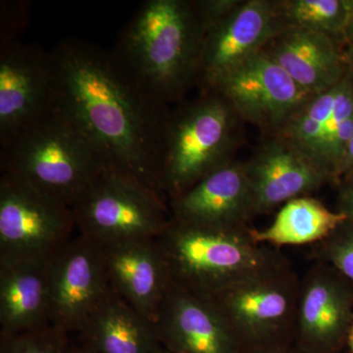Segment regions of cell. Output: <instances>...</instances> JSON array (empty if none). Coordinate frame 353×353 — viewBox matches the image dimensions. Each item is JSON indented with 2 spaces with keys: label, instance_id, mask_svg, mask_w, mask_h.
Wrapping results in <instances>:
<instances>
[{
  "label": "cell",
  "instance_id": "obj_30",
  "mask_svg": "<svg viewBox=\"0 0 353 353\" xmlns=\"http://www.w3.org/2000/svg\"><path fill=\"white\" fill-rule=\"evenodd\" d=\"M261 353H304L301 352L299 348H297L296 345H292V347H288L284 348H279V350H270V352H261Z\"/></svg>",
  "mask_w": 353,
  "mask_h": 353
},
{
  "label": "cell",
  "instance_id": "obj_14",
  "mask_svg": "<svg viewBox=\"0 0 353 353\" xmlns=\"http://www.w3.org/2000/svg\"><path fill=\"white\" fill-rule=\"evenodd\" d=\"M255 214L271 212L292 199L309 196L333 179L285 139L270 136L245 162Z\"/></svg>",
  "mask_w": 353,
  "mask_h": 353
},
{
  "label": "cell",
  "instance_id": "obj_19",
  "mask_svg": "<svg viewBox=\"0 0 353 353\" xmlns=\"http://www.w3.org/2000/svg\"><path fill=\"white\" fill-rule=\"evenodd\" d=\"M53 257L0 263V334L50 325Z\"/></svg>",
  "mask_w": 353,
  "mask_h": 353
},
{
  "label": "cell",
  "instance_id": "obj_24",
  "mask_svg": "<svg viewBox=\"0 0 353 353\" xmlns=\"http://www.w3.org/2000/svg\"><path fill=\"white\" fill-rule=\"evenodd\" d=\"M68 333L48 325L16 334H0V353H70Z\"/></svg>",
  "mask_w": 353,
  "mask_h": 353
},
{
  "label": "cell",
  "instance_id": "obj_11",
  "mask_svg": "<svg viewBox=\"0 0 353 353\" xmlns=\"http://www.w3.org/2000/svg\"><path fill=\"white\" fill-rule=\"evenodd\" d=\"M352 324V281L315 261L301 278L294 345L304 353H340Z\"/></svg>",
  "mask_w": 353,
  "mask_h": 353
},
{
  "label": "cell",
  "instance_id": "obj_5",
  "mask_svg": "<svg viewBox=\"0 0 353 353\" xmlns=\"http://www.w3.org/2000/svg\"><path fill=\"white\" fill-rule=\"evenodd\" d=\"M0 169L71 208L104 171L85 139L57 112L0 145Z\"/></svg>",
  "mask_w": 353,
  "mask_h": 353
},
{
  "label": "cell",
  "instance_id": "obj_7",
  "mask_svg": "<svg viewBox=\"0 0 353 353\" xmlns=\"http://www.w3.org/2000/svg\"><path fill=\"white\" fill-rule=\"evenodd\" d=\"M72 210L80 234L101 245L157 240L171 221L169 202L161 194L108 170Z\"/></svg>",
  "mask_w": 353,
  "mask_h": 353
},
{
  "label": "cell",
  "instance_id": "obj_20",
  "mask_svg": "<svg viewBox=\"0 0 353 353\" xmlns=\"http://www.w3.org/2000/svg\"><path fill=\"white\" fill-rule=\"evenodd\" d=\"M94 353H168L154 325L111 289L78 333Z\"/></svg>",
  "mask_w": 353,
  "mask_h": 353
},
{
  "label": "cell",
  "instance_id": "obj_28",
  "mask_svg": "<svg viewBox=\"0 0 353 353\" xmlns=\"http://www.w3.org/2000/svg\"><path fill=\"white\" fill-rule=\"evenodd\" d=\"M350 174H353V137L350 139L343 160H341V166L338 172V182L341 176L350 175Z\"/></svg>",
  "mask_w": 353,
  "mask_h": 353
},
{
  "label": "cell",
  "instance_id": "obj_12",
  "mask_svg": "<svg viewBox=\"0 0 353 353\" xmlns=\"http://www.w3.org/2000/svg\"><path fill=\"white\" fill-rule=\"evenodd\" d=\"M111 289L101 245L72 238L52 259L50 325L79 333Z\"/></svg>",
  "mask_w": 353,
  "mask_h": 353
},
{
  "label": "cell",
  "instance_id": "obj_13",
  "mask_svg": "<svg viewBox=\"0 0 353 353\" xmlns=\"http://www.w3.org/2000/svg\"><path fill=\"white\" fill-rule=\"evenodd\" d=\"M283 28L276 0H240L231 12L204 32L197 87L201 92L209 90L261 52Z\"/></svg>",
  "mask_w": 353,
  "mask_h": 353
},
{
  "label": "cell",
  "instance_id": "obj_18",
  "mask_svg": "<svg viewBox=\"0 0 353 353\" xmlns=\"http://www.w3.org/2000/svg\"><path fill=\"white\" fill-rule=\"evenodd\" d=\"M262 51L312 95L334 88L347 74L343 48L326 34L303 28L285 26Z\"/></svg>",
  "mask_w": 353,
  "mask_h": 353
},
{
  "label": "cell",
  "instance_id": "obj_33",
  "mask_svg": "<svg viewBox=\"0 0 353 353\" xmlns=\"http://www.w3.org/2000/svg\"><path fill=\"white\" fill-rule=\"evenodd\" d=\"M353 39V0H352V25H350V34H348V44ZM347 44V46H348Z\"/></svg>",
  "mask_w": 353,
  "mask_h": 353
},
{
  "label": "cell",
  "instance_id": "obj_26",
  "mask_svg": "<svg viewBox=\"0 0 353 353\" xmlns=\"http://www.w3.org/2000/svg\"><path fill=\"white\" fill-rule=\"evenodd\" d=\"M31 4L22 0L0 2V43L20 41L27 29Z\"/></svg>",
  "mask_w": 353,
  "mask_h": 353
},
{
  "label": "cell",
  "instance_id": "obj_9",
  "mask_svg": "<svg viewBox=\"0 0 353 353\" xmlns=\"http://www.w3.org/2000/svg\"><path fill=\"white\" fill-rule=\"evenodd\" d=\"M208 90L222 95L243 122L252 123L267 137L277 136L313 97L263 51Z\"/></svg>",
  "mask_w": 353,
  "mask_h": 353
},
{
  "label": "cell",
  "instance_id": "obj_16",
  "mask_svg": "<svg viewBox=\"0 0 353 353\" xmlns=\"http://www.w3.org/2000/svg\"><path fill=\"white\" fill-rule=\"evenodd\" d=\"M154 328L168 353H243L213 303L173 281Z\"/></svg>",
  "mask_w": 353,
  "mask_h": 353
},
{
  "label": "cell",
  "instance_id": "obj_31",
  "mask_svg": "<svg viewBox=\"0 0 353 353\" xmlns=\"http://www.w3.org/2000/svg\"><path fill=\"white\" fill-rule=\"evenodd\" d=\"M70 353H94L88 348L83 347V345H72L71 352Z\"/></svg>",
  "mask_w": 353,
  "mask_h": 353
},
{
  "label": "cell",
  "instance_id": "obj_15",
  "mask_svg": "<svg viewBox=\"0 0 353 353\" xmlns=\"http://www.w3.org/2000/svg\"><path fill=\"white\" fill-rule=\"evenodd\" d=\"M172 219L194 226L246 231L255 214L245 162L233 160L169 201Z\"/></svg>",
  "mask_w": 353,
  "mask_h": 353
},
{
  "label": "cell",
  "instance_id": "obj_23",
  "mask_svg": "<svg viewBox=\"0 0 353 353\" xmlns=\"http://www.w3.org/2000/svg\"><path fill=\"white\" fill-rule=\"evenodd\" d=\"M340 83L327 92L313 95L277 134L313 161L323 134L334 112Z\"/></svg>",
  "mask_w": 353,
  "mask_h": 353
},
{
  "label": "cell",
  "instance_id": "obj_6",
  "mask_svg": "<svg viewBox=\"0 0 353 353\" xmlns=\"http://www.w3.org/2000/svg\"><path fill=\"white\" fill-rule=\"evenodd\" d=\"M301 278L285 259L206 297L243 353L292 347Z\"/></svg>",
  "mask_w": 353,
  "mask_h": 353
},
{
  "label": "cell",
  "instance_id": "obj_1",
  "mask_svg": "<svg viewBox=\"0 0 353 353\" xmlns=\"http://www.w3.org/2000/svg\"><path fill=\"white\" fill-rule=\"evenodd\" d=\"M50 52L55 112L85 139L104 170L132 176L163 196L170 108L148 94L112 50L68 38Z\"/></svg>",
  "mask_w": 353,
  "mask_h": 353
},
{
  "label": "cell",
  "instance_id": "obj_8",
  "mask_svg": "<svg viewBox=\"0 0 353 353\" xmlns=\"http://www.w3.org/2000/svg\"><path fill=\"white\" fill-rule=\"evenodd\" d=\"M73 210L10 174L0 176V263L48 259L72 239Z\"/></svg>",
  "mask_w": 353,
  "mask_h": 353
},
{
  "label": "cell",
  "instance_id": "obj_32",
  "mask_svg": "<svg viewBox=\"0 0 353 353\" xmlns=\"http://www.w3.org/2000/svg\"><path fill=\"white\" fill-rule=\"evenodd\" d=\"M347 345L350 347V352L353 353V324L350 329V336H348Z\"/></svg>",
  "mask_w": 353,
  "mask_h": 353
},
{
  "label": "cell",
  "instance_id": "obj_27",
  "mask_svg": "<svg viewBox=\"0 0 353 353\" xmlns=\"http://www.w3.org/2000/svg\"><path fill=\"white\" fill-rule=\"evenodd\" d=\"M338 185V209L353 222V174L341 176Z\"/></svg>",
  "mask_w": 353,
  "mask_h": 353
},
{
  "label": "cell",
  "instance_id": "obj_3",
  "mask_svg": "<svg viewBox=\"0 0 353 353\" xmlns=\"http://www.w3.org/2000/svg\"><path fill=\"white\" fill-rule=\"evenodd\" d=\"M241 118L212 90L171 109L165 131L160 190L170 201L234 160Z\"/></svg>",
  "mask_w": 353,
  "mask_h": 353
},
{
  "label": "cell",
  "instance_id": "obj_29",
  "mask_svg": "<svg viewBox=\"0 0 353 353\" xmlns=\"http://www.w3.org/2000/svg\"><path fill=\"white\" fill-rule=\"evenodd\" d=\"M345 64H347V72L353 79V39L345 48Z\"/></svg>",
  "mask_w": 353,
  "mask_h": 353
},
{
  "label": "cell",
  "instance_id": "obj_2",
  "mask_svg": "<svg viewBox=\"0 0 353 353\" xmlns=\"http://www.w3.org/2000/svg\"><path fill=\"white\" fill-rule=\"evenodd\" d=\"M203 31L192 0H146L112 51L148 94L180 103L199 83Z\"/></svg>",
  "mask_w": 353,
  "mask_h": 353
},
{
  "label": "cell",
  "instance_id": "obj_25",
  "mask_svg": "<svg viewBox=\"0 0 353 353\" xmlns=\"http://www.w3.org/2000/svg\"><path fill=\"white\" fill-rule=\"evenodd\" d=\"M311 256L331 265L353 282V222L345 220L328 238L313 245Z\"/></svg>",
  "mask_w": 353,
  "mask_h": 353
},
{
  "label": "cell",
  "instance_id": "obj_22",
  "mask_svg": "<svg viewBox=\"0 0 353 353\" xmlns=\"http://www.w3.org/2000/svg\"><path fill=\"white\" fill-rule=\"evenodd\" d=\"M282 24L321 32L343 51L348 43L352 0H276Z\"/></svg>",
  "mask_w": 353,
  "mask_h": 353
},
{
  "label": "cell",
  "instance_id": "obj_4",
  "mask_svg": "<svg viewBox=\"0 0 353 353\" xmlns=\"http://www.w3.org/2000/svg\"><path fill=\"white\" fill-rule=\"evenodd\" d=\"M250 230L229 231L194 226L172 219L157 239L172 281L208 297L287 259L272 246L252 240Z\"/></svg>",
  "mask_w": 353,
  "mask_h": 353
},
{
  "label": "cell",
  "instance_id": "obj_10",
  "mask_svg": "<svg viewBox=\"0 0 353 353\" xmlns=\"http://www.w3.org/2000/svg\"><path fill=\"white\" fill-rule=\"evenodd\" d=\"M54 113L50 52L21 41L0 43V145Z\"/></svg>",
  "mask_w": 353,
  "mask_h": 353
},
{
  "label": "cell",
  "instance_id": "obj_17",
  "mask_svg": "<svg viewBox=\"0 0 353 353\" xmlns=\"http://www.w3.org/2000/svg\"><path fill=\"white\" fill-rule=\"evenodd\" d=\"M101 246L114 292L154 325L172 283L157 241H132Z\"/></svg>",
  "mask_w": 353,
  "mask_h": 353
},
{
  "label": "cell",
  "instance_id": "obj_21",
  "mask_svg": "<svg viewBox=\"0 0 353 353\" xmlns=\"http://www.w3.org/2000/svg\"><path fill=\"white\" fill-rule=\"evenodd\" d=\"M347 219L314 197L292 199L282 206L270 226L250 230L259 245L280 248L285 245H316L328 238Z\"/></svg>",
  "mask_w": 353,
  "mask_h": 353
}]
</instances>
